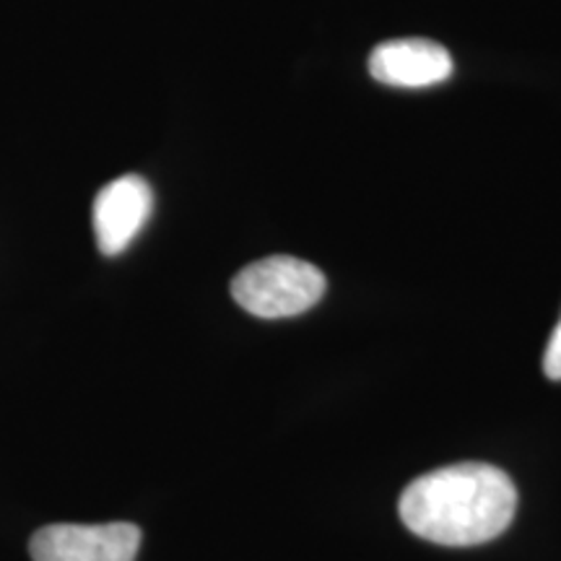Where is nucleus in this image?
<instances>
[{
	"instance_id": "obj_3",
	"label": "nucleus",
	"mask_w": 561,
	"mask_h": 561,
	"mask_svg": "<svg viewBox=\"0 0 561 561\" xmlns=\"http://www.w3.org/2000/svg\"><path fill=\"white\" fill-rule=\"evenodd\" d=\"M140 528L133 523L45 525L32 536L34 561H136Z\"/></svg>"
},
{
	"instance_id": "obj_6",
	"label": "nucleus",
	"mask_w": 561,
	"mask_h": 561,
	"mask_svg": "<svg viewBox=\"0 0 561 561\" xmlns=\"http://www.w3.org/2000/svg\"><path fill=\"white\" fill-rule=\"evenodd\" d=\"M543 371L546 377L553 382H561V320L557 325V331H553L549 346H546V354H543Z\"/></svg>"
},
{
	"instance_id": "obj_1",
	"label": "nucleus",
	"mask_w": 561,
	"mask_h": 561,
	"mask_svg": "<svg viewBox=\"0 0 561 561\" xmlns=\"http://www.w3.org/2000/svg\"><path fill=\"white\" fill-rule=\"evenodd\" d=\"M515 510V483L489 462H458L419 476L398 502L405 528L439 546L494 541L510 528Z\"/></svg>"
},
{
	"instance_id": "obj_2",
	"label": "nucleus",
	"mask_w": 561,
	"mask_h": 561,
	"mask_svg": "<svg viewBox=\"0 0 561 561\" xmlns=\"http://www.w3.org/2000/svg\"><path fill=\"white\" fill-rule=\"evenodd\" d=\"M328 280L312 263L291 255H273L250 263L231 280V297L242 310L263 320L297 318L312 310Z\"/></svg>"
},
{
	"instance_id": "obj_4",
	"label": "nucleus",
	"mask_w": 561,
	"mask_h": 561,
	"mask_svg": "<svg viewBox=\"0 0 561 561\" xmlns=\"http://www.w3.org/2000/svg\"><path fill=\"white\" fill-rule=\"evenodd\" d=\"M153 208L151 185L138 174L107 182L94 201V237L104 255H121L146 227Z\"/></svg>"
},
{
	"instance_id": "obj_5",
	"label": "nucleus",
	"mask_w": 561,
	"mask_h": 561,
	"mask_svg": "<svg viewBox=\"0 0 561 561\" xmlns=\"http://www.w3.org/2000/svg\"><path fill=\"white\" fill-rule=\"evenodd\" d=\"M369 73L371 79L388 87H434L453 76V58L439 42L419 37L390 39L371 50Z\"/></svg>"
}]
</instances>
